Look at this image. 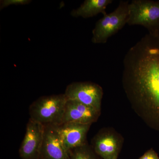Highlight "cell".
Returning <instances> with one entry per match:
<instances>
[{
	"instance_id": "5",
	"label": "cell",
	"mask_w": 159,
	"mask_h": 159,
	"mask_svg": "<svg viewBox=\"0 0 159 159\" xmlns=\"http://www.w3.org/2000/svg\"><path fill=\"white\" fill-rule=\"evenodd\" d=\"M64 94L68 99L101 111L103 90L97 84L92 82L72 83L67 86Z\"/></svg>"
},
{
	"instance_id": "12",
	"label": "cell",
	"mask_w": 159,
	"mask_h": 159,
	"mask_svg": "<svg viewBox=\"0 0 159 159\" xmlns=\"http://www.w3.org/2000/svg\"><path fill=\"white\" fill-rule=\"evenodd\" d=\"M70 155V159H102L88 143L71 151Z\"/></svg>"
},
{
	"instance_id": "2",
	"label": "cell",
	"mask_w": 159,
	"mask_h": 159,
	"mask_svg": "<svg viewBox=\"0 0 159 159\" xmlns=\"http://www.w3.org/2000/svg\"><path fill=\"white\" fill-rule=\"evenodd\" d=\"M67 99L65 94L39 97L30 106V119L44 126L60 125Z\"/></svg>"
},
{
	"instance_id": "10",
	"label": "cell",
	"mask_w": 159,
	"mask_h": 159,
	"mask_svg": "<svg viewBox=\"0 0 159 159\" xmlns=\"http://www.w3.org/2000/svg\"><path fill=\"white\" fill-rule=\"evenodd\" d=\"M101 112L77 101L68 99L61 124L72 122L92 124L97 122Z\"/></svg>"
},
{
	"instance_id": "9",
	"label": "cell",
	"mask_w": 159,
	"mask_h": 159,
	"mask_svg": "<svg viewBox=\"0 0 159 159\" xmlns=\"http://www.w3.org/2000/svg\"><path fill=\"white\" fill-rule=\"evenodd\" d=\"M57 125L44 126L39 159H70V153L63 145L57 131Z\"/></svg>"
},
{
	"instance_id": "7",
	"label": "cell",
	"mask_w": 159,
	"mask_h": 159,
	"mask_svg": "<svg viewBox=\"0 0 159 159\" xmlns=\"http://www.w3.org/2000/svg\"><path fill=\"white\" fill-rule=\"evenodd\" d=\"M44 126L29 119L25 137L19 150L21 159H39Z\"/></svg>"
},
{
	"instance_id": "1",
	"label": "cell",
	"mask_w": 159,
	"mask_h": 159,
	"mask_svg": "<svg viewBox=\"0 0 159 159\" xmlns=\"http://www.w3.org/2000/svg\"><path fill=\"white\" fill-rule=\"evenodd\" d=\"M122 84L132 107L159 131V35L145 34L126 53Z\"/></svg>"
},
{
	"instance_id": "13",
	"label": "cell",
	"mask_w": 159,
	"mask_h": 159,
	"mask_svg": "<svg viewBox=\"0 0 159 159\" xmlns=\"http://www.w3.org/2000/svg\"><path fill=\"white\" fill-rule=\"evenodd\" d=\"M31 1L29 0H2L0 2V8L2 9L11 5H24L29 4Z\"/></svg>"
},
{
	"instance_id": "8",
	"label": "cell",
	"mask_w": 159,
	"mask_h": 159,
	"mask_svg": "<svg viewBox=\"0 0 159 159\" xmlns=\"http://www.w3.org/2000/svg\"><path fill=\"white\" fill-rule=\"evenodd\" d=\"M91 125L69 122L57 125L61 140L68 152L87 144V136Z\"/></svg>"
},
{
	"instance_id": "11",
	"label": "cell",
	"mask_w": 159,
	"mask_h": 159,
	"mask_svg": "<svg viewBox=\"0 0 159 159\" xmlns=\"http://www.w3.org/2000/svg\"><path fill=\"white\" fill-rule=\"evenodd\" d=\"M112 0H85L80 7L71 12L72 16L88 18L96 16L99 13L107 14L106 9L112 3Z\"/></svg>"
},
{
	"instance_id": "4",
	"label": "cell",
	"mask_w": 159,
	"mask_h": 159,
	"mask_svg": "<svg viewBox=\"0 0 159 159\" xmlns=\"http://www.w3.org/2000/svg\"><path fill=\"white\" fill-rule=\"evenodd\" d=\"M129 3L128 1H120L114 11L103 16L97 22L93 30V43H105L127 24Z\"/></svg>"
},
{
	"instance_id": "6",
	"label": "cell",
	"mask_w": 159,
	"mask_h": 159,
	"mask_svg": "<svg viewBox=\"0 0 159 159\" xmlns=\"http://www.w3.org/2000/svg\"><path fill=\"white\" fill-rule=\"evenodd\" d=\"M123 143V137L115 129H100L92 140L91 145L102 159H118Z\"/></svg>"
},
{
	"instance_id": "3",
	"label": "cell",
	"mask_w": 159,
	"mask_h": 159,
	"mask_svg": "<svg viewBox=\"0 0 159 159\" xmlns=\"http://www.w3.org/2000/svg\"><path fill=\"white\" fill-rule=\"evenodd\" d=\"M129 25L145 27L148 34L159 35V0H133L129 5Z\"/></svg>"
},
{
	"instance_id": "14",
	"label": "cell",
	"mask_w": 159,
	"mask_h": 159,
	"mask_svg": "<svg viewBox=\"0 0 159 159\" xmlns=\"http://www.w3.org/2000/svg\"><path fill=\"white\" fill-rule=\"evenodd\" d=\"M139 159H159L158 154L152 148H151L146 151Z\"/></svg>"
}]
</instances>
